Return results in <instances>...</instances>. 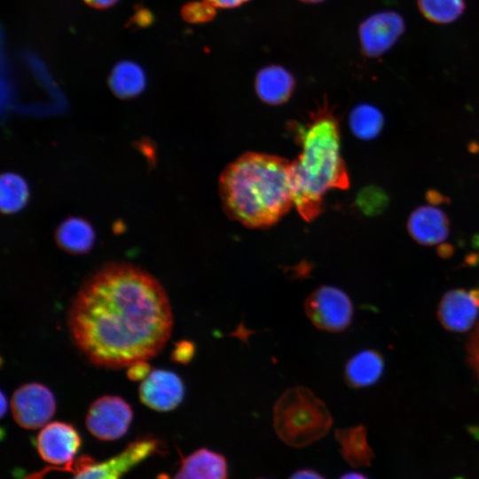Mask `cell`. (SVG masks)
I'll return each mask as SVG.
<instances>
[{
	"label": "cell",
	"instance_id": "cell-8",
	"mask_svg": "<svg viewBox=\"0 0 479 479\" xmlns=\"http://www.w3.org/2000/svg\"><path fill=\"white\" fill-rule=\"evenodd\" d=\"M11 410L16 423L27 429L44 427L56 411L52 392L38 382L20 386L12 394Z\"/></svg>",
	"mask_w": 479,
	"mask_h": 479
},
{
	"label": "cell",
	"instance_id": "cell-7",
	"mask_svg": "<svg viewBox=\"0 0 479 479\" xmlns=\"http://www.w3.org/2000/svg\"><path fill=\"white\" fill-rule=\"evenodd\" d=\"M130 405L117 396H103L96 399L86 414V427L96 438L114 441L123 436L131 423Z\"/></svg>",
	"mask_w": 479,
	"mask_h": 479
},
{
	"label": "cell",
	"instance_id": "cell-13",
	"mask_svg": "<svg viewBox=\"0 0 479 479\" xmlns=\"http://www.w3.org/2000/svg\"><path fill=\"white\" fill-rule=\"evenodd\" d=\"M446 214L434 206H421L414 209L407 221L412 238L420 244L432 246L443 242L449 234Z\"/></svg>",
	"mask_w": 479,
	"mask_h": 479
},
{
	"label": "cell",
	"instance_id": "cell-17",
	"mask_svg": "<svg viewBox=\"0 0 479 479\" xmlns=\"http://www.w3.org/2000/svg\"><path fill=\"white\" fill-rule=\"evenodd\" d=\"M384 360L374 349H365L354 355L346 364L345 378L355 388H364L375 383L381 376Z\"/></svg>",
	"mask_w": 479,
	"mask_h": 479
},
{
	"label": "cell",
	"instance_id": "cell-28",
	"mask_svg": "<svg viewBox=\"0 0 479 479\" xmlns=\"http://www.w3.org/2000/svg\"><path fill=\"white\" fill-rule=\"evenodd\" d=\"M288 479H326L321 474L313 469H299L293 473Z\"/></svg>",
	"mask_w": 479,
	"mask_h": 479
},
{
	"label": "cell",
	"instance_id": "cell-4",
	"mask_svg": "<svg viewBox=\"0 0 479 479\" xmlns=\"http://www.w3.org/2000/svg\"><path fill=\"white\" fill-rule=\"evenodd\" d=\"M333 425L326 404L310 389L296 386L287 389L273 408V426L288 446L302 448L324 437Z\"/></svg>",
	"mask_w": 479,
	"mask_h": 479
},
{
	"label": "cell",
	"instance_id": "cell-25",
	"mask_svg": "<svg viewBox=\"0 0 479 479\" xmlns=\"http://www.w3.org/2000/svg\"><path fill=\"white\" fill-rule=\"evenodd\" d=\"M466 349L468 365L479 381V321L468 338Z\"/></svg>",
	"mask_w": 479,
	"mask_h": 479
},
{
	"label": "cell",
	"instance_id": "cell-9",
	"mask_svg": "<svg viewBox=\"0 0 479 479\" xmlns=\"http://www.w3.org/2000/svg\"><path fill=\"white\" fill-rule=\"evenodd\" d=\"M81 436L75 427L62 421L46 424L36 437L40 457L55 466L74 467L73 459L80 449Z\"/></svg>",
	"mask_w": 479,
	"mask_h": 479
},
{
	"label": "cell",
	"instance_id": "cell-20",
	"mask_svg": "<svg viewBox=\"0 0 479 479\" xmlns=\"http://www.w3.org/2000/svg\"><path fill=\"white\" fill-rule=\"evenodd\" d=\"M349 120L354 135L363 140L375 138L381 133L384 124L381 112L369 104L355 106L350 112Z\"/></svg>",
	"mask_w": 479,
	"mask_h": 479
},
{
	"label": "cell",
	"instance_id": "cell-32",
	"mask_svg": "<svg viewBox=\"0 0 479 479\" xmlns=\"http://www.w3.org/2000/svg\"><path fill=\"white\" fill-rule=\"evenodd\" d=\"M48 470H45V471H41L39 473H35L34 475H28L26 479H43L45 473L47 472Z\"/></svg>",
	"mask_w": 479,
	"mask_h": 479
},
{
	"label": "cell",
	"instance_id": "cell-21",
	"mask_svg": "<svg viewBox=\"0 0 479 479\" xmlns=\"http://www.w3.org/2000/svg\"><path fill=\"white\" fill-rule=\"evenodd\" d=\"M28 186L20 176L5 173L0 181V206L4 213L20 210L28 200Z\"/></svg>",
	"mask_w": 479,
	"mask_h": 479
},
{
	"label": "cell",
	"instance_id": "cell-1",
	"mask_svg": "<svg viewBox=\"0 0 479 479\" xmlns=\"http://www.w3.org/2000/svg\"><path fill=\"white\" fill-rule=\"evenodd\" d=\"M173 324L161 282L129 263H106L86 278L67 313L75 346L91 364L111 369L154 357Z\"/></svg>",
	"mask_w": 479,
	"mask_h": 479
},
{
	"label": "cell",
	"instance_id": "cell-15",
	"mask_svg": "<svg viewBox=\"0 0 479 479\" xmlns=\"http://www.w3.org/2000/svg\"><path fill=\"white\" fill-rule=\"evenodd\" d=\"M255 85L256 94L263 102L279 105L290 98L294 80L286 68L271 65L257 73Z\"/></svg>",
	"mask_w": 479,
	"mask_h": 479
},
{
	"label": "cell",
	"instance_id": "cell-3",
	"mask_svg": "<svg viewBox=\"0 0 479 479\" xmlns=\"http://www.w3.org/2000/svg\"><path fill=\"white\" fill-rule=\"evenodd\" d=\"M302 152L291 162L294 206L306 221L320 212L330 189H346L349 177L341 155L339 126L326 109L297 129Z\"/></svg>",
	"mask_w": 479,
	"mask_h": 479
},
{
	"label": "cell",
	"instance_id": "cell-30",
	"mask_svg": "<svg viewBox=\"0 0 479 479\" xmlns=\"http://www.w3.org/2000/svg\"><path fill=\"white\" fill-rule=\"evenodd\" d=\"M119 0H84L89 5L96 8H107L114 5Z\"/></svg>",
	"mask_w": 479,
	"mask_h": 479
},
{
	"label": "cell",
	"instance_id": "cell-26",
	"mask_svg": "<svg viewBox=\"0 0 479 479\" xmlns=\"http://www.w3.org/2000/svg\"><path fill=\"white\" fill-rule=\"evenodd\" d=\"M195 354V344L189 340H181L175 343L171 358L182 365L190 363Z\"/></svg>",
	"mask_w": 479,
	"mask_h": 479
},
{
	"label": "cell",
	"instance_id": "cell-33",
	"mask_svg": "<svg viewBox=\"0 0 479 479\" xmlns=\"http://www.w3.org/2000/svg\"><path fill=\"white\" fill-rule=\"evenodd\" d=\"M1 400H2L1 414H2V416H4V414L5 413V412L7 410V402H6V399H5V397H4V393H2Z\"/></svg>",
	"mask_w": 479,
	"mask_h": 479
},
{
	"label": "cell",
	"instance_id": "cell-22",
	"mask_svg": "<svg viewBox=\"0 0 479 479\" xmlns=\"http://www.w3.org/2000/svg\"><path fill=\"white\" fill-rule=\"evenodd\" d=\"M420 13L429 21L447 24L456 20L464 12L465 0H417Z\"/></svg>",
	"mask_w": 479,
	"mask_h": 479
},
{
	"label": "cell",
	"instance_id": "cell-2",
	"mask_svg": "<svg viewBox=\"0 0 479 479\" xmlns=\"http://www.w3.org/2000/svg\"><path fill=\"white\" fill-rule=\"evenodd\" d=\"M219 191L230 217L251 228L271 226L294 205L291 163L274 155L245 153L223 171Z\"/></svg>",
	"mask_w": 479,
	"mask_h": 479
},
{
	"label": "cell",
	"instance_id": "cell-23",
	"mask_svg": "<svg viewBox=\"0 0 479 479\" xmlns=\"http://www.w3.org/2000/svg\"><path fill=\"white\" fill-rule=\"evenodd\" d=\"M357 204L365 213L375 215L386 208L388 197L382 190L377 187H367L359 193Z\"/></svg>",
	"mask_w": 479,
	"mask_h": 479
},
{
	"label": "cell",
	"instance_id": "cell-34",
	"mask_svg": "<svg viewBox=\"0 0 479 479\" xmlns=\"http://www.w3.org/2000/svg\"><path fill=\"white\" fill-rule=\"evenodd\" d=\"M301 1L305 2V3H319L324 0H301Z\"/></svg>",
	"mask_w": 479,
	"mask_h": 479
},
{
	"label": "cell",
	"instance_id": "cell-12",
	"mask_svg": "<svg viewBox=\"0 0 479 479\" xmlns=\"http://www.w3.org/2000/svg\"><path fill=\"white\" fill-rule=\"evenodd\" d=\"M438 318L447 330L466 332L476 322L479 314V290L454 289L446 292L438 308Z\"/></svg>",
	"mask_w": 479,
	"mask_h": 479
},
{
	"label": "cell",
	"instance_id": "cell-24",
	"mask_svg": "<svg viewBox=\"0 0 479 479\" xmlns=\"http://www.w3.org/2000/svg\"><path fill=\"white\" fill-rule=\"evenodd\" d=\"M216 7L208 0L190 3L183 10L185 19L192 23L211 20L216 15Z\"/></svg>",
	"mask_w": 479,
	"mask_h": 479
},
{
	"label": "cell",
	"instance_id": "cell-35",
	"mask_svg": "<svg viewBox=\"0 0 479 479\" xmlns=\"http://www.w3.org/2000/svg\"><path fill=\"white\" fill-rule=\"evenodd\" d=\"M256 479H265V478H256Z\"/></svg>",
	"mask_w": 479,
	"mask_h": 479
},
{
	"label": "cell",
	"instance_id": "cell-19",
	"mask_svg": "<svg viewBox=\"0 0 479 479\" xmlns=\"http://www.w3.org/2000/svg\"><path fill=\"white\" fill-rule=\"evenodd\" d=\"M109 85L113 92L122 98H130L139 95L145 88L146 76L144 69L131 60L117 63L109 76Z\"/></svg>",
	"mask_w": 479,
	"mask_h": 479
},
{
	"label": "cell",
	"instance_id": "cell-29",
	"mask_svg": "<svg viewBox=\"0 0 479 479\" xmlns=\"http://www.w3.org/2000/svg\"><path fill=\"white\" fill-rule=\"evenodd\" d=\"M216 8L222 9H231L236 8L243 4L248 2L249 0H208Z\"/></svg>",
	"mask_w": 479,
	"mask_h": 479
},
{
	"label": "cell",
	"instance_id": "cell-16",
	"mask_svg": "<svg viewBox=\"0 0 479 479\" xmlns=\"http://www.w3.org/2000/svg\"><path fill=\"white\" fill-rule=\"evenodd\" d=\"M335 439L344 460L353 467H368L374 457L363 425L335 430Z\"/></svg>",
	"mask_w": 479,
	"mask_h": 479
},
{
	"label": "cell",
	"instance_id": "cell-14",
	"mask_svg": "<svg viewBox=\"0 0 479 479\" xmlns=\"http://www.w3.org/2000/svg\"><path fill=\"white\" fill-rule=\"evenodd\" d=\"M225 457L215 451L200 448L183 458L180 467L171 478L162 479H228Z\"/></svg>",
	"mask_w": 479,
	"mask_h": 479
},
{
	"label": "cell",
	"instance_id": "cell-18",
	"mask_svg": "<svg viewBox=\"0 0 479 479\" xmlns=\"http://www.w3.org/2000/svg\"><path fill=\"white\" fill-rule=\"evenodd\" d=\"M55 238L60 248L70 254L80 255L91 249L95 240V232L86 220L69 217L59 225Z\"/></svg>",
	"mask_w": 479,
	"mask_h": 479
},
{
	"label": "cell",
	"instance_id": "cell-6",
	"mask_svg": "<svg viewBox=\"0 0 479 479\" xmlns=\"http://www.w3.org/2000/svg\"><path fill=\"white\" fill-rule=\"evenodd\" d=\"M304 311L319 330L339 333L349 326L353 305L342 290L332 286H320L305 298Z\"/></svg>",
	"mask_w": 479,
	"mask_h": 479
},
{
	"label": "cell",
	"instance_id": "cell-11",
	"mask_svg": "<svg viewBox=\"0 0 479 479\" xmlns=\"http://www.w3.org/2000/svg\"><path fill=\"white\" fill-rule=\"evenodd\" d=\"M138 395L140 401L147 407L158 412H169L183 401L185 386L175 373L155 369L142 381Z\"/></svg>",
	"mask_w": 479,
	"mask_h": 479
},
{
	"label": "cell",
	"instance_id": "cell-31",
	"mask_svg": "<svg viewBox=\"0 0 479 479\" xmlns=\"http://www.w3.org/2000/svg\"><path fill=\"white\" fill-rule=\"evenodd\" d=\"M339 479H369L366 475L359 472H349L342 476Z\"/></svg>",
	"mask_w": 479,
	"mask_h": 479
},
{
	"label": "cell",
	"instance_id": "cell-10",
	"mask_svg": "<svg viewBox=\"0 0 479 479\" xmlns=\"http://www.w3.org/2000/svg\"><path fill=\"white\" fill-rule=\"evenodd\" d=\"M404 31V21L394 11H384L366 18L359 26L362 51L368 57H379L388 51Z\"/></svg>",
	"mask_w": 479,
	"mask_h": 479
},
{
	"label": "cell",
	"instance_id": "cell-27",
	"mask_svg": "<svg viewBox=\"0 0 479 479\" xmlns=\"http://www.w3.org/2000/svg\"><path fill=\"white\" fill-rule=\"evenodd\" d=\"M151 373V366L146 361H137L127 367V377L130 381H144Z\"/></svg>",
	"mask_w": 479,
	"mask_h": 479
},
{
	"label": "cell",
	"instance_id": "cell-5",
	"mask_svg": "<svg viewBox=\"0 0 479 479\" xmlns=\"http://www.w3.org/2000/svg\"><path fill=\"white\" fill-rule=\"evenodd\" d=\"M162 448L159 440L143 436L130 443L122 452L107 460L97 463L90 457H82L72 479H121L141 461L161 453Z\"/></svg>",
	"mask_w": 479,
	"mask_h": 479
}]
</instances>
